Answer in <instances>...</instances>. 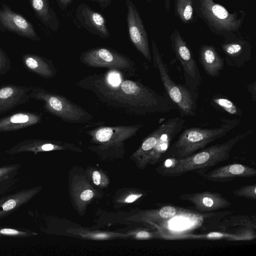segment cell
<instances>
[{
	"label": "cell",
	"instance_id": "29",
	"mask_svg": "<svg viewBox=\"0 0 256 256\" xmlns=\"http://www.w3.org/2000/svg\"><path fill=\"white\" fill-rule=\"evenodd\" d=\"M94 196V192L91 190H86L80 194V198L84 201L90 200Z\"/></svg>",
	"mask_w": 256,
	"mask_h": 256
},
{
	"label": "cell",
	"instance_id": "1",
	"mask_svg": "<svg viewBox=\"0 0 256 256\" xmlns=\"http://www.w3.org/2000/svg\"><path fill=\"white\" fill-rule=\"evenodd\" d=\"M249 130L231 138L226 142L211 146L190 156L180 158H168L160 166V173L164 176H180L196 171L199 174L228 160L234 146L252 134Z\"/></svg>",
	"mask_w": 256,
	"mask_h": 256
},
{
	"label": "cell",
	"instance_id": "15",
	"mask_svg": "<svg viewBox=\"0 0 256 256\" xmlns=\"http://www.w3.org/2000/svg\"><path fill=\"white\" fill-rule=\"evenodd\" d=\"M142 126L141 124L129 126L100 127L90 132L94 140L101 143L111 144L123 141L134 134Z\"/></svg>",
	"mask_w": 256,
	"mask_h": 256
},
{
	"label": "cell",
	"instance_id": "34",
	"mask_svg": "<svg viewBox=\"0 0 256 256\" xmlns=\"http://www.w3.org/2000/svg\"><path fill=\"white\" fill-rule=\"evenodd\" d=\"M142 194H132L129 195L126 199L125 202L127 203H131L136 200L138 198L140 197Z\"/></svg>",
	"mask_w": 256,
	"mask_h": 256
},
{
	"label": "cell",
	"instance_id": "16",
	"mask_svg": "<svg viewBox=\"0 0 256 256\" xmlns=\"http://www.w3.org/2000/svg\"><path fill=\"white\" fill-rule=\"evenodd\" d=\"M32 88L15 84L0 87V114L25 103L28 100Z\"/></svg>",
	"mask_w": 256,
	"mask_h": 256
},
{
	"label": "cell",
	"instance_id": "5",
	"mask_svg": "<svg viewBox=\"0 0 256 256\" xmlns=\"http://www.w3.org/2000/svg\"><path fill=\"white\" fill-rule=\"evenodd\" d=\"M30 98L43 101L45 108L50 112L66 121L82 122L89 116L84 110L67 99L40 88L32 89Z\"/></svg>",
	"mask_w": 256,
	"mask_h": 256
},
{
	"label": "cell",
	"instance_id": "6",
	"mask_svg": "<svg viewBox=\"0 0 256 256\" xmlns=\"http://www.w3.org/2000/svg\"><path fill=\"white\" fill-rule=\"evenodd\" d=\"M170 40L172 50L183 70L184 85L198 92L201 76L192 51L177 29L174 28L171 33Z\"/></svg>",
	"mask_w": 256,
	"mask_h": 256
},
{
	"label": "cell",
	"instance_id": "33",
	"mask_svg": "<svg viewBox=\"0 0 256 256\" xmlns=\"http://www.w3.org/2000/svg\"><path fill=\"white\" fill-rule=\"evenodd\" d=\"M58 6L62 10H65L70 4L72 0H56Z\"/></svg>",
	"mask_w": 256,
	"mask_h": 256
},
{
	"label": "cell",
	"instance_id": "3",
	"mask_svg": "<svg viewBox=\"0 0 256 256\" xmlns=\"http://www.w3.org/2000/svg\"><path fill=\"white\" fill-rule=\"evenodd\" d=\"M196 16L201 18L214 34L224 40L232 39L238 35L245 19L242 10L229 12L214 0H193Z\"/></svg>",
	"mask_w": 256,
	"mask_h": 256
},
{
	"label": "cell",
	"instance_id": "26",
	"mask_svg": "<svg viewBox=\"0 0 256 256\" xmlns=\"http://www.w3.org/2000/svg\"><path fill=\"white\" fill-rule=\"evenodd\" d=\"M233 194L238 197L246 198L251 200H256V184H249L234 190Z\"/></svg>",
	"mask_w": 256,
	"mask_h": 256
},
{
	"label": "cell",
	"instance_id": "18",
	"mask_svg": "<svg viewBox=\"0 0 256 256\" xmlns=\"http://www.w3.org/2000/svg\"><path fill=\"white\" fill-rule=\"evenodd\" d=\"M40 114L29 112H18L0 118V132L16 130L39 123Z\"/></svg>",
	"mask_w": 256,
	"mask_h": 256
},
{
	"label": "cell",
	"instance_id": "19",
	"mask_svg": "<svg viewBox=\"0 0 256 256\" xmlns=\"http://www.w3.org/2000/svg\"><path fill=\"white\" fill-rule=\"evenodd\" d=\"M20 164L0 166V198L16 192L24 184V178L17 176Z\"/></svg>",
	"mask_w": 256,
	"mask_h": 256
},
{
	"label": "cell",
	"instance_id": "4",
	"mask_svg": "<svg viewBox=\"0 0 256 256\" xmlns=\"http://www.w3.org/2000/svg\"><path fill=\"white\" fill-rule=\"evenodd\" d=\"M152 62L157 68L165 91V96L172 102L182 116L196 115L198 92L191 90L185 85L176 84L170 78L167 64L164 61L157 44L152 42Z\"/></svg>",
	"mask_w": 256,
	"mask_h": 256
},
{
	"label": "cell",
	"instance_id": "13",
	"mask_svg": "<svg viewBox=\"0 0 256 256\" xmlns=\"http://www.w3.org/2000/svg\"><path fill=\"white\" fill-rule=\"evenodd\" d=\"M204 179L214 182H227L236 178L252 177L256 170L241 164H230L200 174Z\"/></svg>",
	"mask_w": 256,
	"mask_h": 256
},
{
	"label": "cell",
	"instance_id": "32",
	"mask_svg": "<svg viewBox=\"0 0 256 256\" xmlns=\"http://www.w3.org/2000/svg\"><path fill=\"white\" fill-rule=\"evenodd\" d=\"M92 180L94 184L99 185L101 182V175L98 171H94L92 174Z\"/></svg>",
	"mask_w": 256,
	"mask_h": 256
},
{
	"label": "cell",
	"instance_id": "25",
	"mask_svg": "<svg viewBox=\"0 0 256 256\" xmlns=\"http://www.w3.org/2000/svg\"><path fill=\"white\" fill-rule=\"evenodd\" d=\"M37 234L34 231L23 228H14L6 226H0V238H26L36 236Z\"/></svg>",
	"mask_w": 256,
	"mask_h": 256
},
{
	"label": "cell",
	"instance_id": "14",
	"mask_svg": "<svg viewBox=\"0 0 256 256\" xmlns=\"http://www.w3.org/2000/svg\"><path fill=\"white\" fill-rule=\"evenodd\" d=\"M41 186L19 190L0 198V219L6 217L36 196Z\"/></svg>",
	"mask_w": 256,
	"mask_h": 256
},
{
	"label": "cell",
	"instance_id": "21",
	"mask_svg": "<svg viewBox=\"0 0 256 256\" xmlns=\"http://www.w3.org/2000/svg\"><path fill=\"white\" fill-rule=\"evenodd\" d=\"M60 148L56 144L44 140L31 139L27 140L16 144L6 150L5 152L8 154H16L25 152H32L34 154L42 152H48Z\"/></svg>",
	"mask_w": 256,
	"mask_h": 256
},
{
	"label": "cell",
	"instance_id": "22",
	"mask_svg": "<svg viewBox=\"0 0 256 256\" xmlns=\"http://www.w3.org/2000/svg\"><path fill=\"white\" fill-rule=\"evenodd\" d=\"M36 16L46 26L52 30H58L60 22L57 16L50 6L48 0H30Z\"/></svg>",
	"mask_w": 256,
	"mask_h": 256
},
{
	"label": "cell",
	"instance_id": "30",
	"mask_svg": "<svg viewBox=\"0 0 256 256\" xmlns=\"http://www.w3.org/2000/svg\"><path fill=\"white\" fill-rule=\"evenodd\" d=\"M136 236L138 238H152L153 235L148 232L140 231L136 234Z\"/></svg>",
	"mask_w": 256,
	"mask_h": 256
},
{
	"label": "cell",
	"instance_id": "7",
	"mask_svg": "<svg viewBox=\"0 0 256 256\" xmlns=\"http://www.w3.org/2000/svg\"><path fill=\"white\" fill-rule=\"evenodd\" d=\"M126 2L128 10L126 21L130 40L144 58L152 62L148 36L138 10L131 0H126Z\"/></svg>",
	"mask_w": 256,
	"mask_h": 256
},
{
	"label": "cell",
	"instance_id": "2",
	"mask_svg": "<svg viewBox=\"0 0 256 256\" xmlns=\"http://www.w3.org/2000/svg\"><path fill=\"white\" fill-rule=\"evenodd\" d=\"M220 121V126L215 128L191 127L185 128L170 146L165 156L180 158L194 154L226 136L240 122L239 118H224Z\"/></svg>",
	"mask_w": 256,
	"mask_h": 256
},
{
	"label": "cell",
	"instance_id": "17",
	"mask_svg": "<svg viewBox=\"0 0 256 256\" xmlns=\"http://www.w3.org/2000/svg\"><path fill=\"white\" fill-rule=\"evenodd\" d=\"M199 60L206 74L211 77H218L224 68V59L211 44H203L200 46Z\"/></svg>",
	"mask_w": 256,
	"mask_h": 256
},
{
	"label": "cell",
	"instance_id": "28",
	"mask_svg": "<svg viewBox=\"0 0 256 256\" xmlns=\"http://www.w3.org/2000/svg\"><path fill=\"white\" fill-rule=\"evenodd\" d=\"M248 90L250 92L254 102L256 100V82H254L246 86Z\"/></svg>",
	"mask_w": 256,
	"mask_h": 256
},
{
	"label": "cell",
	"instance_id": "23",
	"mask_svg": "<svg viewBox=\"0 0 256 256\" xmlns=\"http://www.w3.org/2000/svg\"><path fill=\"white\" fill-rule=\"evenodd\" d=\"M174 14L185 24L193 22L196 17L193 0H174Z\"/></svg>",
	"mask_w": 256,
	"mask_h": 256
},
{
	"label": "cell",
	"instance_id": "24",
	"mask_svg": "<svg viewBox=\"0 0 256 256\" xmlns=\"http://www.w3.org/2000/svg\"><path fill=\"white\" fill-rule=\"evenodd\" d=\"M210 104L215 109L228 114L242 116V110L228 98L221 94H215L211 98Z\"/></svg>",
	"mask_w": 256,
	"mask_h": 256
},
{
	"label": "cell",
	"instance_id": "11",
	"mask_svg": "<svg viewBox=\"0 0 256 256\" xmlns=\"http://www.w3.org/2000/svg\"><path fill=\"white\" fill-rule=\"evenodd\" d=\"M179 198L192 204L195 209L200 212H208L228 208L232 206L230 201L218 192L205 191L182 194Z\"/></svg>",
	"mask_w": 256,
	"mask_h": 256
},
{
	"label": "cell",
	"instance_id": "31",
	"mask_svg": "<svg viewBox=\"0 0 256 256\" xmlns=\"http://www.w3.org/2000/svg\"><path fill=\"white\" fill-rule=\"evenodd\" d=\"M94 2L98 3L100 8H106L112 3V0H91Z\"/></svg>",
	"mask_w": 256,
	"mask_h": 256
},
{
	"label": "cell",
	"instance_id": "10",
	"mask_svg": "<svg viewBox=\"0 0 256 256\" xmlns=\"http://www.w3.org/2000/svg\"><path fill=\"white\" fill-rule=\"evenodd\" d=\"M74 17L76 23L90 33L102 38L110 36V34L104 18L86 4L82 3L78 6L76 10Z\"/></svg>",
	"mask_w": 256,
	"mask_h": 256
},
{
	"label": "cell",
	"instance_id": "27",
	"mask_svg": "<svg viewBox=\"0 0 256 256\" xmlns=\"http://www.w3.org/2000/svg\"><path fill=\"white\" fill-rule=\"evenodd\" d=\"M10 68V60L0 47V76L5 74Z\"/></svg>",
	"mask_w": 256,
	"mask_h": 256
},
{
	"label": "cell",
	"instance_id": "8",
	"mask_svg": "<svg viewBox=\"0 0 256 256\" xmlns=\"http://www.w3.org/2000/svg\"><path fill=\"white\" fill-rule=\"evenodd\" d=\"M80 60L85 64L92 67L126 69L130 66V60L115 52L104 48H98L82 54Z\"/></svg>",
	"mask_w": 256,
	"mask_h": 256
},
{
	"label": "cell",
	"instance_id": "12",
	"mask_svg": "<svg viewBox=\"0 0 256 256\" xmlns=\"http://www.w3.org/2000/svg\"><path fill=\"white\" fill-rule=\"evenodd\" d=\"M0 24L21 36L34 40H39L33 26L28 20L4 5L0 10Z\"/></svg>",
	"mask_w": 256,
	"mask_h": 256
},
{
	"label": "cell",
	"instance_id": "9",
	"mask_svg": "<svg viewBox=\"0 0 256 256\" xmlns=\"http://www.w3.org/2000/svg\"><path fill=\"white\" fill-rule=\"evenodd\" d=\"M220 47L224 60L230 66H244L251 58L252 46L248 40L238 35L235 38L224 40Z\"/></svg>",
	"mask_w": 256,
	"mask_h": 256
},
{
	"label": "cell",
	"instance_id": "20",
	"mask_svg": "<svg viewBox=\"0 0 256 256\" xmlns=\"http://www.w3.org/2000/svg\"><path fill=\"white\" fill-rule=\"evenodd\" d=\"M22 62L29 71L46 78H53L56 70L52 63L48 60L38 55L26 54L23 55Z\"/></svg>",
	"mask_w": 256,
	"mask_h": 256
}]
</instances>
